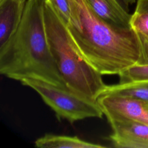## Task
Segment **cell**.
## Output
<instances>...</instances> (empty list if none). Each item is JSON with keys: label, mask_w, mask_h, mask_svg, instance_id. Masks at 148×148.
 <instances>
[{"label": "cell", "mask_w": 148, "mask_h": 148, "mask_svg": "<svg viewBox=\"0 0 148 148\" xmlns=\"http://www.w3.org/2000/svg\"><path fill=\"white\" fill-rule=\"evenodd\" d=\"M136 0H120L123 5L127 9L129 5L132 4L135 2Z\"/></svg>", "instance_id": "obj_16"}, {"label": "cell", "mask_w": 148, "mask_h": 148, "mask_svg": "<svg viewBox=\"0 0 148 148\" xmlns=\"http://www.w3.org/2000/svg\"><path fill=\"white\" fill-rule=\"evenodd\" d=\"M139 40L140 54L136 65H148V35L136 32Z\"/></svg>", "instance_id": "obj_14"}, {"label": "cell", "mask_w": 148, "mask_h": 148, "mask_svg": "<svg viewBox=\"0 0 148 148\" xmlns=\"http://www.w3.org/2000/svg\"><path fill=\"white\" fill-rule=\"evenodd\" d=\"M71 19L66 25L76 47L101 75H119L137 64L140 47L131 27L110 24L99 17L87 0H68Z\"/></svg>", "instance_id": "obj_1"}, {"label": "cell", "mask_w": 148, "mask_h": 148, "mask_svg": "<svg viewBox=\"0 0 148 148\" xmlns=\"http://www.w3.org/2000/svg\"><path fill=\"white\" fill-rule=\"evenodd\" d=\"M21 83L35 90L59 120L71 123L87 118H102L103 113L97 100L36 79H26Z\"/></svg>", "instance_id": "obj_4"}, {"label": "cell", "mask_w": 148, "mask_h": 148, "mask_svg": "<svg viewBox=\"0 0 148 148\" xmlns=\"http://www.w3.org/2000/svg\"><path fill=\"white\" fill-rule=\"evenodd\" d=\"M109 123L122 119L148 124V103L116 95H105L97 99Z\"/></svg>", "instance_id": "obj_5"}, {"label": "cell", "mask_w": 148, "mask_h": 148, "mask_svg": "<svg viewBox=\"0 0 148 148\" xmlns=\"http://www.w3.org/2000/svg\"><path fill=\"white\" fill-rule=\"evenodd\" d=\"M105 95L123 96L148 103V82L119 83L107 85L100 96Z\"/></svg>", "instance_id": "obj_10"}, {"label": "cell", "mask_w": 148, "mask_h": 148, "mask_svg": "<svg viewBox=\"0 0 148 148\" xmlns=\"http://www.w3.org/2000/svg\"><path fill=\"white\" fill-rule=\"evenodd\" d=\"M44 20L47 42L56 66L71 91L97 100L107 84L79 52L66 25L49 0H44Z\"/></svg>", "instance_id": "obj_3"}, {"label": "cell", "mask_w": 148, "mask_h": 148, "mask_svg": "<svg viewBox=\"0 0 148 148\" xmlns=\"http://www.w3.org/2000/svg\"><path fill=\"white\" fill-rule=\"evenodd\" d=\"M130 24L136 32L148 35V13L135 11L131 16Z\"/></svg>", "instance_id": "obj_12"}, {"label": "cell", "mask_w": 148, "mask_h": 148, "mask_svg": "<svg viewBox=\"0 0 148 148\" xmlns=\"http://www.w3.org/2000/svg\"><path fill=\"white\" fill-rule=\"evenodd\" d=\"M27 0H0V46L17 30Z\"/></svg>", "instance_id": "obj_7"}, {"label": "cell", "mask_w": 148, "mask_h": 148, "mask_svg": "<svg viewBox=\"0 0 148 148\" xmlns=\"http://www.w3.org/2000/svg\"><path fill=\"white\" fill-rule=\"evenodd\" d=\"M0 73L21 81L36 79L68 88L47 42L44 0H27L15 32L0 46Z\"/></svg>", "instance_id": "obj_2"}, {"label": "cell", "mask_w": 148, "mask_h": 148, "mask_svg": "<svg viewBox=\"0 0 148 148\" xmlns=\"http://www.w3.org/2000/svg\"><path fill=\"white\" fill-rule=\"evenodd\" d=\"M60 18L67 25L71 19V8L68 0H49Z\"/></svg>", "instance_id": "obj_13"}, {"label": "cell", "mask_w": 148, "mask_h": 148, "mask_svg": "<svg viewBox=\"0 0 148 148\" xmlns=\"http://www.w3.org/2000/svg\"><path fill=\"white\" fill-rule=\"evenodd\" d=\"M91 9L108 23L121 27H131L132 14L120 0H87Z\"/></svg>", "instance_id": "obj_8"}, {"label": "cell", "mask_w": 148, "mask_h": 148, "mask_svg": "<svg viewBox=\"0 0 148 148\" xmlns=\"http://www.w3.org/2000/svg\"><path fill=\"white\" fill-rule=\"evenodd\" d=\"M135 11L148 13V0H138Z\"/></svg>", "instance_id": "obj_15"}, {"label": "cell", "mask_w": 148, "mask_h": 148, "mask_svg": "<svg viewBox=\"0 0 148 148\" xmlns=\"http://www.w3.org/2000/svg\"><path fill=\"white\" fill-rule=\"evenodd\" d=\"M118 76L120 83L148 82V65H134Z\"/></svg>", "instance_id": "obj_11"}, {"label": "cell", "mask_w": 148, "mask_h": 148, "mask_svg": "<svg viewBox=\"0 0 148 148\" xmlns=\"http://www.w3.org/2000/svg\"><path fill=\"white\" fill-rule=\"evenodd\" d=\"M112 132L108 139L117 148H148V124L122 119L109 123Z\"/></svg>", "instance_id": "obj_6"}, {"label": "cell", "mask_w": 148, "mask_h": 148, "mask_svg": "<svg viewBox=\"0 0 148 148\" xmlns=\"http://www.w3.org/2000/svg\"><path fill=\"white\" fill-rule=\"evenodd\" d=\"M35 146L39 148H103L105 146L84 140L76 136L47 134L38 138Z\"/></svg>", "instance_id": "obj_9"}]
</instances>
